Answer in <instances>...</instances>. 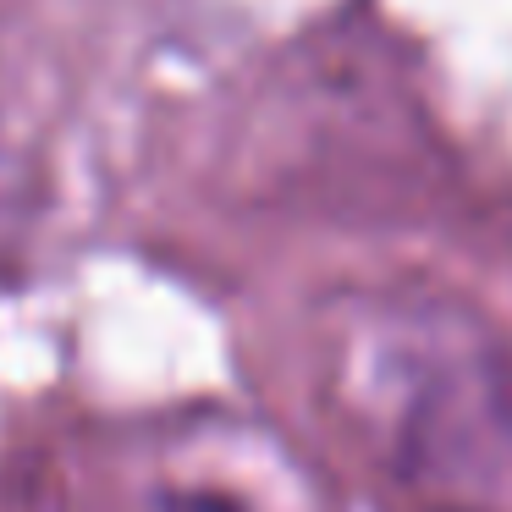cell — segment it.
<instances>
[{
	"mask_svg": "<svg viewBox=\"0 0 512 512\" xmlns=\"http://www.w3.org/2000/svg\"><path fill=\"white\" fill-rule=\"evenodd\" d=\"M347 391L375 457L430 512H512V353L468 309H380Z\"/></svg>",
	"mask_w": 512,
	"mask_h": 512,
	"instance_id": "cell-1",
	"label": "cell"
},
{
	"mask_svg": "<svg viewBox=\"0 0 512 512\" xmlns=\"http://www.w3.org/2000/svg\"><path fill=\"white\" fill-rule=\"evenodd\" d=\"M166 512H237V507L221 501V496H171Z\"/></svg>",
	"mask_w": 512,
	"mask_h": 512,
	"instance_id": "cell-2",
	"label": "cell"
}]
</instances>
